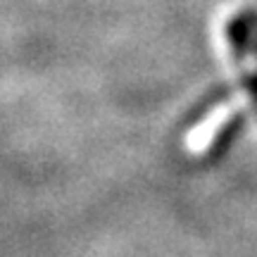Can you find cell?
<instances>
[{
    "label": "cell",
    "instance_id": "6da1fadb",
    "mask_svg": "<svg viewBox=\"0 0 257 257\" xmlns=\"http://www.w3.org/2000/svg\"><path fill=\"white\" fill-rule=\"evenodd\" d=\"M243 121H245L243 112H236V114H233V117H231V119L219 128V134H217L214 141L210 143L207 153L202 155V165H217L221 157L229 153L231 146L236 143V138H238L240 131H243Z\"/></svg>",
    "mask_w": 257,
    "mask_h": 257
}]
</instances>
